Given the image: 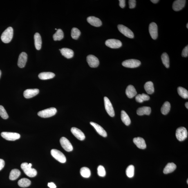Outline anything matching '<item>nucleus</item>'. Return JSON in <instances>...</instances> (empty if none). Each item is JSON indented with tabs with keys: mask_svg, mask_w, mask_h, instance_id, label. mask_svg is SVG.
<instances>
[{
	"mask_svg": "<svg viewBox=\"0 0 188 188\" xmlns=\"http://www.w3.org/2000/svg\"><path fill=\"white\" fill-rule=\"evenodd\" d=\"M161 59L163 64L166 68H169L170 66L169 58L168 55L166 53H164L161 55Z\"/></svg>",
	"mask_w": 188,
	"mask_h": 188,
	"instance_id": "nucleus-35",
	"label": "nucleus"
},
{
	"mask_svg": "<svg viewBox=\"0 0 188 188\" xmlns=\"http://www.w3.org/2000/svg\"><path fill=\"white\" fill-rule=\"evenodd\" d=\"M52 156L56 160L61 163L66 162V159L64 154L57 149H52L51 151Z\"/></svg>",
	"mask_w": 188,
	"mask_h": 188,
	"instance_id": "nucleus-4",
	"label": "nucleus"
},
{
	"mask_svg": "<svg viewBox=\"0 0 188 188\" xmlns=\"http://www.w3.org/2000/svg\"><path fill=\"white\" fill-rule=\"evenodd\" d=\"M171 105L170 103L168 102H164L161 108V112L163 115H167L169 113Z\"/></svg>",
	"mask_w": 188,
	"mask_h": 188,
	"instance_id": "nucleus-31",
	"label": "nucleus"
},
{
	"mask_svg": "<svg viewBox=\"0 0 188 188\" xmlns=\"http://www.w3.org/2000/svg\"><path fill=\"white\" fill-rule=\"evenodd\" d=\"M1 135L5 140L9 141H15L18 140L20 137L19 134L11 132H2L1 133Z\"/></svg>",
	"mask_w": 188,
	"mask_h": 188,
	"instance_id": "nucleus-6",
	"label": "nucleus"
},
{
	"mask_svg": "<svg viewBox=\"0 0 188 188\" xmlns=\"http://www.w3.org/2000/svg\"><path fill=\"white\" fill-rule=\"evenodd\" d=\"M105 108L107 112L110 116L113 117L115 116V112L111 102L107 97L104 98Z\"/></svg>",
	"mask_w": 188,
	"mask_h": 188,
	"instance_id": "nucleus-9",
	"label": "nucleus"
},
{
	"mask_svg": "<svg viewBox=\"0 0 188 188\" xmlns=\"http://www.w3.org/2000/svg\"><path fill=\"white\" fill-rule=\"evenodd\" d=\"M141 63L138 60L131 59L127 60L122 63V65L126 67L129 68H135L140 65Z\"/></svg>",
	"mask_w": 188,
	"mask_h": 188,
	"instance_id": "nucleus-7",
	"label": "nucleus"
},
{
	"mask_svg": "<svg viewBox=\"0 0 188 188\" xmlns=\"http://www.w3.org/2000/svg\"><path fill=\"white\" fill-rule=\"evenodd\" d=\"M55 76V74L52 72H43L39 74V77L42 80H46L53 78Z\"/></svg>",
	"mask_w": 188,
	"mask_h": 188,
	"instance_id": "nucleus-26",
	"label": "nucleus"
},
{
	"mask_svg": "<svg viewBox=\"0 0 188 188\" xmlns=\"http://www.w3.org/2000/svg\"><path fill=\"white\" fill-rule=\"evenodd\" d=\"M151 1L153 3L156 4L158 3L159 1V0H151Z\"/></svg>",
	"mask_w": 188,
	"mask_h": 188,
	"instance_id": "nucleus-46",
	"label": "nucleus"
},
{
	"mask_svg": "<svg viewBox=\"0 0 188 188\" xmlns=\"http://www.w3.org/2000/svg\"><path fill=\"white\" fill-rule=\"evenodd\" d=\"M151 112V107H149L144 106L139 108L137 109V114L140 116L144 115H149Z\"/></svg>",
	"mask_w": 188,
	"mask_h": 188,
	"instance_id": "nucleus-22",
	"label": "nucleus"
},
{
	"mask_svg": "<svg viewBox=\"0 0 188 188\" xmlns=\"http://www.w3.org/2000/svg\"><path fill=\"white\" fill-rule=\"evenodd\" d=\"M81 32L78 29L73 28L71 31V36L73 39H77L81 35Z\"/></svg>",
	"mask_w": 188,
	"mask_h": 188,
	"instance_id": "nucleus-38",
	"label": "nucleus"
},
{
	"mask_svg": "<svg viewBox=\"0 0 188 188\" xmlns=\"http://www.w3.org/2000/svg\"><path fill=\"white\" fill-rule=\"evenodd\" d=\"M31 182L29 179L26 178H23L19 180L18 184L20 187H26L30 185Z\"/></svg>",
	"mask_w": 188,
	"mask_h": 188,
	"instance_id": "nucleus-32",
	"label": "nucleus"
},
{
	"mask_svg": "<svg viewBox=\"0 0 188 188\" xmlns=\"http://www.w3.org/2000/svg\"><path fill=\"white\" fill-rule=\"evenodd\" d=\"M28 166H29V167H32V164L31 163L28 164Z\"/></svg>",
	"mask_w": 188,
	"mask_h": 188,
	"instance_id": "nucleus-48",
	"label": "nucleus"
},
{
	"mask_svg": "<svg viewBox=\"0 0 188 188\" xmlns=\"http://www.w3.org/2000/svg\"><path fill=\"white\" fill-rule=\"evenodd\" d=\"M48 186L50 188H56L57 187L55 184L52 182L48 183Z\"/></svg>",
	"mask_w": 188,
	"mask_h": 188,
	"instance_id": "nucleus-45",
	"label": "nucleus"
},
{
	"mask_svg": "<svg viewBox=\"0 0 188 188\" xmlns=\"http://www.w3.org/2000/svg\"><path fill=\"white\" fill-rule=\"evenodd\" d=\"M39 93V90L37 88L27 89L23 93V95L25 98L29 99L35 96Z\"/></svg>",
	"mask_w": 188,
	"mask_h": 188,
	"instance_id": "nucleus-16",
	"label": "nucleus"
},
{
	"mask_svg": "<svg viewBox=\"0 0 188 188\" xmlns=\"http://www.w3.org/2000/svg\"><path fill=\"white\" fill-rule=\"evenodd\" d=\"M57 112L55 108L51 107L42 110L38 113V115L42 118H48L55 115Z\"/></svg>",
	"mask_w": 188,
	"mask_h": 188,
	"instance_id": "nucleus-3",
	"label": "nucleus"
},
{
	"mask_svg": "<svg viewBox=\"0 0 188 188\" xmlns=\"http://www.w3.org/2000/svg\"><path fill=\"white\" fill-rule=\"evenodd\" d=\"M71 131L73 134L79 140H84L86 137L84 133L78 128L73 127L71 128Z\"/></svg>",
	"mask_w": 188,
	"mask_h": 188,
	"instance_id": "nucleus-17",
	"label": "nucleus"
},
{
	"mask_svg": "<svg viewBox=\"0 0 188 188\" xmlns=\"http://www.w3.org/2000/svg\"><path fill=\"white\" fill-rule=\"evenodd\" d=\"M185 106L187 108V109H188V102H187L185 104Z\"/></svg>",
	"mask_w": 188,
	"mask_h": 188,
	"instance_id": "nucleus-47",
	"label": "nucleus"
},
{
	"mask_svg": "<svg viewBox=\"0 0 188 188\" xmlns=\"http://www.w3.org/2000/svg\"><path fill=\"white\" fill-rule=\"evenodd\" d=\"M80 173L81 176L86 178H89L91 175L90 169L86 167H83L81 169Z\"/></svg>",
	"mask_w": 188,
	"mask_h": 188,
	"instance_id": "nucleus-36",
	"label": "nucleus"
},
{
	"mask_svg": "<svg viewBox=\"0 0 188 188\" xmlns=\"http://www.w3.org/2000/svg\"><path fill=\"white\" fill-rule=\"evenodd\" d=\"M27 60V55L26 52H22L20 54L18 60V65L20 68H24Z\"/></svg>",
	"mask_w": 188,
	"mask_h": 188,
	"instance_id": "nucleus-15",
	"label": "nucleus"
},
{
	"mask_svg": "<svg viewBox=\"0 0 188 188\" xmlns=\"http://www.w3.org/2000/svg\"><path fill=\"white\" fill-rule=\"evenodd\" d=\"M60 51L62 55L67 58H71L73 57L74 51L70 49L66 48H62L60 49Z\"/></svg>",
	"mask_w": 188,
	"mask_h": 188,
	"instance_id": "nucleus-23",
	"label": "nucleus"
},
{
	"mask_svg": "<svg viewBox=\"0 0 188 188\" xmlns=\"http://www.w3.org/2000/svg\"><path fill=\"white\" fill-rule=\"evenodd\" d=\"M182 55L184 57H187L188 56V46H186L182 50Z\"/></svg>",
	"mask_w": 188,
	"mask_h": 188,
	"instance_id": "nucleus-42",
	"label": "nucleus"
},
{
	"mask_svg": "<svg viewBox=\"0 0 188 188\" xmlns=\"http://www.w3.org/2000/svg\"><path fill=\"white\" fill-rule=\"evenodd\" d=\"M0 116L3 119H7L8 118V115L3 106L0 105Z\"/></svg>",
	"mask_w": 188,
	"mask_h": 188,
	"instance_id": "nucleus-39",
	"label": "nucleus"
},
{
	"mask_svg": "<svg viewBox=\"0 0 188 188\" xmlns=\"http://www.w3.org/2000/svg\"><path fill=\"white\" fill-rule=\"evenodd\" d=\"M21 167L25 174L28 177H34L36 176L37 174L36 170L29 167L27 163H23L21 164Z\"/></svg>",
	"mask_w": 188,
	"mask_h": 188,
	"instance_id": "nucleus-2",
	"label": "nucleus"
},
{
	"mask_svg": "<svg viewBox=\"0 0 188 188\" xmlns=\"http://www.w3.org/2000/svg\"><path fill=\"white\" fill-rule=\"evenodd\" d=\"M119 5L121 8H124L126 6V1L125 0H119Z\"/></svg>",
	"mask_w": 188,
	"mask_h": 188,
	"instance_id": "nucleus-43",
	"label": "nucleus"
},
{
	"mask_svg": "<svg viewBox=\"0 0 188 188\" xmlns=\"http://www.w3.org/2000/svg\"><path fill=\"white\" fill-rule=\"evenodd\" d=\"M187 184L188 183V180H187Z\"/></svg>",
	"mask_w": 188,
	"mask_h": 188,
	"instance_id": "nucleus-51",
	"label": "nucleus"
},
{
	"mask_svg": "<svg viewBox=\"0 0 188 188\" xmlns=\"http://www.w3.org/2000/svg\"><path fill=\"white\" fill-rule=\"evenodd\" d=\"M87 20L88 23L94 27H100L102 24V22L100 19L93 16L88 17Z\"/></svg>",
	"mask_w": 188,
	"mask_h": 188,
	"instance_id": "nucleus-18",
	"label": "nucleus"
},
{
	"mask_svg": "<svg viewBox=\"0 0 188 188\" xmlns=\"http://www.w3.org/2000/svg\"><path fill=\"white\" fill-rule=\"evenodd\" d=\"M4 161L1 159H0V171L5 166Z\"/></svg>",
	"mask_w": 188,
	"mask_h": 188,
	"instance_id": "nucleus-44",
	"label": "nucleus"
},
{
	"mask_svg": "<svg viewBox=\"0 0 188 188\" xmlns=\"http://www.w3.org/2000/svg\"><path fill=\"white\" fill-rule=\"evenodd\" d=\"M177 91L180 97L184 99H188V92L185 88L182 87H179L177 88Z\"/></svg>",
	"mask_w": 188,
	"mask_h": 188,
	"instance_id": "nucleus-34",
	"label": "nucleus"
},
{
	"mask_svg": "<svg viewBox=\"0 0 188 188\" xmlns=\"http://www.w3.org/2000/svg\"><path fill=\"white\" fill-rule=\"evenodd\" d=\"M121 119L122 121L126 125L129 126L131 123V120L126 112L122 110L121 112Z\"/></svg>",
	"mask_w": 188,
	"mask_h": 188,
	"instance_id": "nucleus-27",
	"label": "nucleus"
},
{
	"mask_svg": "<svg viewBox=\"0 0 188 188\" xmlns=\"http://www.w3.org/2000/svg\"><path fill=\"white\" fill-rule=\"evenodd\" d=\"M145 90L148 94H152L154 93V88L153 83L151 81H149L144 85Z\"/></svg>",
	"mask_w": 188,
	"mask_h": 188,
	"instance_id": "nucleus-28",
	"label": "nucleus"
},
{
	"mask_svg": "<svg viewBox=\"0 0 188 188\" xmlns=\"http://www.w3.org/2000/svg\"><path fill=\"white\" fill-rule=\"evenodd\" d=\"M21 175L20 171L18 169H14L11 171L10 174L9 179L11 180H14L19 177Z\"/></svg>",
	"mask_w": 188,
	"mask_h": 188,
	"instance_id": "nucleus-29",
	"label": "nucleus"
},
{
	"mask_svg": "<svg viewBox=\"0 0 188 188\" xmlns=\"http://www.w3.org/2000/svg\"><path fill=\"white\" fill-rule=\"evenodd\" d=\"M176 165L174 163H169L164 168L163 170V173L164 174H167L172 173L176 169Z\"/></svg>",
	"mask_w": 188,
	"mask_h": 188,
	"instance_id": "nucleus-24",
	"label": "nucleus"
},
{
	"mask_svg": "<svg viewBox=\"0 0 188 188\" xmlns=\"http://www.w3.org/2000/svg\"><path fill=\"white\" fill-rule=\"evenodd\" d=\"M106 46L112 48H118L122 46L121 41L114 39H109L106 41Z\"/></svg>",
	"mask_w": 188,
	"mask_h": 188,
	"instance_id": "nucleus-10",
	"label": "nucleus"
},
{
	"mask_svg": "<svg viewBox=\"0 0 188 188\" xmlns=\"http://www.w3.org/2000/svg\"><path fill=\"white\" fill-rule=\"evenodd\" d=\"M13 29L11 27H9L3 32L1 35V39L5 43H10L13 37Z\"/></svg>",
	"mask_w": 188,
	"mask_h": 188,
	"instance_id": "nucleus-1",
	"label": "nucleus"
},
{
	"mask_svg": "<svg viewBox=\"0 0 188 188\" xmlns=\"http://www.w3.org/2000/svg\"><path fill=\"white\" fill-rule=\"evenodd\" d=\"M135 167L133 165H130L127 167L126 170V173L128 177H133L134 175Z\"/></svg>",
	"mask_w": 188,
	"mask_h": 188,
	"instance_id": "nucleus-37",
	"label": "nucleus"
},
{
	"mask_svg": "<svg viewBox=\"0 0 188 188\" xmlns=\"http://www.w3.org/2000/svg\"><path fill=\"white\" fill-rule=\"evenodd\" d=\"M90 124L93 126L97 133L101 136L104 137H106L107 136V133L102 126L99 125V124L93 122H90Z\"/></svg>",
	"mask_w": 188,
	"mask_h": 188,
	"instance_id": "nucleus-20",
	"label": "nucleus"
},
{
	"mask_svg": "<svg viewBox=\"0 0 188 188\" xmlns=\"http://www.w3.org/2000/svg\"><path fill=\"white\" fill-rule=\"evenodd\" d=\"M187 28H188V23H187Z\"/></svg>",
	"mask_w": 188,
	"mask_h": 188,
	"instance_id": "nucleus-50",
	"label": "nucleus"
},
{
	"mask_svg": "<svg viewBox=\"0 0 188 188\" xmlns=\"http://www.w3.org/2000/svg\"><path fill=\"white\" fill-rule=\"evenodd\" d=\"M135 100L136 102L139 103H142L144 101L149 100L150 97L149 95L145 94H139L135 97Z\"/></svg>",
	"mask_w": 188,
	"mask_h": 188,
	"instance_id": "nucleus-30",
	"label": "nucleus"
},
{
	"mask_svg": "<svg viewBox=\"0 0 188 188\" xmlns=\"http://www.w3.org/2000/svg\"><path fill=\"white\" fill-rule=\"evenodd\" d=\"M60 142L61 146L65 150L68 152L73 151V146L69 140L65 137H62L61 138Z\"/></svg>",
	"mask_w": 188,
	"mask_h": 188,
	"instance_id": "nucleus-11",
	"label": "nucleus"
},
{
	"mask_svg": "<svg viewBox=\"0 0 188 188\" xmlns=\"http://www.w3.org/2000/svg\"><path fill=\"white\" fill-rule=\"evenodd\" d=\"M126 93L129 98H132L137 95V92L134 87L130 85L126 88Z\"/></svg>",
	"mask_w": 188,
	"mask_h": 188,
	"instance_id": "nucleus-21",
	"label": "nucleus"
},
{
	"mask_svg": "<svg viewBox=\"0 0 188 188\" xmlns=\"http://www.w3.org/2000/svg\"><path fill=\"white\" fill-rule=\"evenodd\" d=\"M117 27L119 31L126 37L130 39H133L134 37L133 32L127 27L122 25H119Z\"/></svg>",
	"mask_w": 188,
	"mask_h": 188,
	"instance_id": "nucleus-8",
	"label": "nucleus"
},
{
	"mask_svg": "<svg viewBox=\"0 0 188 188\" xmlns=\"http://www.w3.org/2000/svg\"><path fill=\"white\" fill-rule=\"evenodd\" d=\"M88 64L91 68H96L99 64V59L95 56L89 55L86 58Z\"/></svg>",
	"mask_w": 188,
	"mask_h": 188,
	"instance_id": "nucleus-12",
	"label": "nucleus"
},
{
	"mask_svg": "<svg viewBox=\"0 0 188 188\" xmlns=\"http://www.w3.org/2000/svg\"><path fill=\"white\" fill-rule=\"evenodd\" d=\"M1 70H0V78H1Z\"/></svg>",
	"mask_w": 188,
	"mask_h": 188,
	"instance_id": "nucleus-49",
	"label": "nucleus"
},
{
	"mask_svg": "<svg viewBox=\"0 0 188 188\" xmlns=\"http://www.w3.org/2000/svg\"><path fill=\"white\" fill-rule=\"evenodd\" d=\"M176 137L177 140L182 142L187 138L188 132L186 128L184 127H180L177 129L176 133Z\"/></svg>",
	"mask_w": 188,
	"mask_h": 188,
	"instance_id": "nucleus-5",
	"label": "nucleus"
},
{
	"mask_svg": "<svg viewBox=\"0 0 188 188\" xmlns=\"http://www.w3.org/2000/svg\"><path fill=\"white\" fill-rule=\"evenodd\" d=\"M35 45L36 49L39 50L41 49L42 44V40L40 35L38 32L36 33L34 36Z\"/></svg>",
	"mask_w": 188,
	"mask_h": 188,
	"instance_id": "nucleus-25",
	"label": "nucleus"
},
{
	"mask_svg": "<svg viewBox=\"0 0 188 188\" xmlns=\"http://www.w3.org/2000/svg\"><path fill=\"white\" fill-rule=\"evenodd\" d=\"M98 174L99 176L104 177L105 176L106 172L105 168L102 166H99L97 169Z\"/></svg>",
	"mask_w": 188,
	"mask_h": 188,
	"instance_id": "nucleus-40",
	"label": "nucleus"
},
{
	"mask_svg": "<svg viewBox=\"0 0 188 188\" xmlns=\"http://www.w3.org/2000/svg\"><path fill=\"white\" fill-rule=\"evenodd\" d=\"M149 31L151 37L153 39H156L158 37V28L156 23L152 22L150 24Z\"/></svg>",
	"mask_w": 188,
	"mask_h": 188,
	"instance_id": "nucleus-13",
	"label": "nucleus"
},
{
	"mask_svg": "<svg viewBox=\"0 0 188 188\" xmlns=\"http://www.w3.org/2000/svg\"><path fill=\"white\" fill-rule=\"evenodd\" d=\"M186 1L185 0H176L173 2V8L175 11H178L182 10L185 7Z\"/></svg>",
	"mask_w": 188,
	"mask_h": 188,
	"instance_id": "nucleus-14",
	"label": "nucleus"
},
{
	"mask_svg": "<svg viewBox=\"0 0 188 188\" xmlns=\"http://www.w3.org/2000/svg\"><path fill=\"white\" fill-rule=\"evenodd\" d=\"M136 1L135 0H129V7L130 9L133 8L136 6Z\"/></svg>",
	"mask_w": 188,
	"mask_h": 188,
	"instance_id": "nucleus-41",
	"label": "nucleus"
},
{
	"mask_svg": "<svg viewBox=\"0 0 188 188\" xmlns=\"http://www.w3.org/2000/svg\"><path fill=\"white\" fill-rule=\"evenodd\" d=\"M133 142L139 149H145L146 147L145 140L141 137H138L134 138Z\"/></svg>",
	"mask_w": 188,
	"mask_h": 188,
	"instance_id": "nucleus-19",
	"label": "nucleus"
},
{
	"mask_svg": "<svg viewBox=\"0 0 188 188\" xmlns=\"http://www.w3.org/2000/svg\"><path fill=\"white\" fill-rule=\"evenodd\" d=\"M64 37V34L62 30L61 29H58L57 31L53 35V39L54 41H60Z\"/></svg>",
	"mask_w": 188,
	"mask_h": 188,
	"instance_id": "nucleus-33",
	"label": "nucleus"
}]
</instances>
